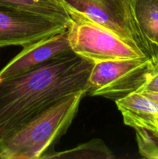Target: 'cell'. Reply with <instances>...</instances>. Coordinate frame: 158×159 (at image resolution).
<instances>
[{
    "label": "cell",
    "instance_id": "8",
    "mask_svg": "<svg viewBox=\"0 0 158 159\" xmlns=\"http://www.w3.org/2000/svg\"><path fill=\"white\" fill-rule=\"evenodd\" d=\"M125 125L158 137V102L139 92L116 101Z\"/></svg>",
    "mask_w": 158,
    "mask_h": 159
},
{
    "label": "cell",
    "instance_id": "6",
    "mask_svg": "<svg viewBox=\"0 0 158 159\" xmlns=\"http://www.w3.org/2000/svg\"><path fill=\"white\" fill-rule=\"evenodd\" d=\"M68 29L58 22L0 6V48L25 47Z\"/></svg>",
    "mask_w": 158,
    "mask_h": 159
},
{
    "label": "cell",
    "instance_id": "7",
    "mask_svg": "<svg viewBox=\"0 0 158 159\" xmlns=\"http://www.w3.org/2000/svg\"><path fill=\"white\" fill-rule=\"evenodd\" d=\"M68 29L23 47V49L0 71V80L23 74L71 52Z\"/></svg>",
    "mask_w": 158,
    "mask_h": 159
},
{
    "label": "cell",
    "instance_id": "11",
    "mask_svg": "<svg viewBox=\"0 0 158 159\" xmlns=\"http://www.w3.org/2000/svg\"><path fill=\"white\" fill-rule=\"evenodd\" d=\"M112 159V152L101 139H92L69 150L50 152L43 159Z\"/></svg>",
    "mask_w": 158,
    "mask_h": 159
},
{
    "label": "cell",
    "instance_id": "13",
    "mask_svg": "<svg viewBox=\"0 0 158 159\" xmlns=\"http://www.w3.org/2000/svg\"><path fill=\"white\" fill-rule=\"evenodd\" d=\"M138 92L158 93V62L155 65L153 69L150 72L144 85Z\"/></svg>",
    "mask_w": 158,
    "mask_h": 159
},
{
    "label": "cell",
    "instance_id": "5",
    "mask_svg": "<svg viewBox=\"0 0 158 159\" xmlns=\"http://www.w3.org/2000/svg\"><path fill=\"white\" fill-rule=\"evenodd\" d=\"M155 65L147 57L94 64L88 78L87 95L116 102L139 91Z\"/></svg>",
    "mask_w": 158,
    "mask_h": 159
},
{
    "label": "cell",
    "instance_id": "1",
    "mask_svg": "<svg viewBox=\"0 0 158 159\" xmlns=\"http://www.w3.org/2000/svg\"><path fill=\"white\" fill-rule=\"evenodd\" d=\"M93 65L71 51L0 80V141L59 101L87 93Z\"/></svg>",
    "mask_w": 158,
    "mask_h": 159
},
{
    "label": "cell",
    "instance_id": "2",
    "mask_svg": "<svg viewBox=\"0 0 158 159\" xmlns=\"http://www.w3.org/2000/svg\"><path fill=\"white\" fill-rule=\"evenodd\" d=\"M85 95L81 92L64 98L0 141V158L43 159L66 133Z\"/></svg>",
    "mask_w": 158,
    "mask_h": 159
},
{
    "label": "cell",
    "instance_id": "14",
    "mask_svg": "<svg viewBox=\"0 0 158 159\" xmlns=\"http://www.w3.org/2000/svg\"><path fill=\"white\" fill-rule=\"evenodd\" d=\"M143 95L147 96V97L150 98L153 100L156 101V102H158V93H150V92H143Z\"/></svg>",
    "mask_w": 158,
    "mask_h": 159
},
{
    "label": "cell",
    "instance_id": "12",
    "mask_svg": "<svg viewBox=\"0 0 158 159\" xmlns=\"http://www.w3.org/2000/svg\"><path fill=\"white\" fill-rule=\"evenodd\" d=\"M138 150L146 158L158 159V137L143 129H135Z\"/></svg>",
    "mask_w": 158,
    "mask_h": 159
},
{
    "label": "cell",
    "instance_id": "4",
    "mask_svg": "<svg viewBox=\"0 0 158 159\" xmlns=\"http://www.w3.org/2000/svg\"><path fill=\"white\" fill-rule=\"evenodd\" d=\"M68 27V40L77 55L94 64L147 57L111 30L91 20L75 17Z\"/></svg>",
    "mask_w": 158,
    "mask_h": 159
},
{
    "label": "cell",
    "instance_id": "9",
    "mask_svg": "<svg viewBox=\"0 0 158 159\" xmlns=\"http://www.w3.org/2000/svg\"><path fill=\"white\" fill-rule=\"evenodd\" d=\"M0 6L49 19L68 27L73 22L63 0H0Z\"/></svg>",
    "mask_w": 158,
    "mask_h": 159
},
{
    "label": "cell",
    "instance_id": "3",
    "mask_svg": "<svg viewBox=\"0 0 158 159\" xmlns=\"http://www.w3.org/2000/svg\"><path fill=\"white\" fill-rule=\"evenodd\" d=\"M71 19L79 17L105 26L125 39L155 64L151 47L142 32L134 0H63Z\"/></svg>",
    "mask_w": 158,
    "mask_h": 159
},
{
    "label": "cell",
    "instance_id": "10",
    "mask_svg": "<svg viewBox=\"0 0 158 159\" xmlns=\"http://www.w3.org/2000/svg\"><path fill=\"white\" fill-rule=\"evenodd\" d=\"M134 5L139 26L158 62V0H134Z\"/></svg>",
    "mask_w": 158,
    "mask_h": 159
}]
</instances>
